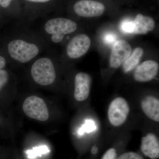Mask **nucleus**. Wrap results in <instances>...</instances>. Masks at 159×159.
Wrapping results in <instances>:
<instances>
[{"mask_svg":"<svg viewBox=\"0 0 159 159\" xmlns=\"http://www.w3.org/2000/svg\"><path fill=\"white\" fill-rule=\"evenodd\" d=\"M91 40L87 34H77L69 40L66 46L65 54L70 60L78 59L86 54L91 46Z\"/></svg>","mask_w":159,"mask_h":159,"instance_id":"7","label":"nucleus"},{"mask_svg":"<svg viewBox=\"0 0 159 159\" xmlns=\"http://www.w3.org/2000/svg\"><path fill=\"white\" fill-rule=\"evenodd\" d=\"M116 36L113 33H108L105 34L103 37V41L107 44H111L116 41Z\"/></svg>","mask_w":159,"mask_h":159,"instance_id":"21","label":"nucleus"},{"mask_svg":"<svg viewBox=\"0 0 159 159\" xmlns=\"http://www.w3.org/2000/svg\"><path fill=\"white\" fill-rule=\"evenodd\" d=\"M117 159H144L140 154L134 152H126L119 155Z\"/></svg>","mask_w":159,"mask_h":159,"instance_id":"20","label":"nucleus"},{"mask_svg":"<svg viewBox=\"0 0 159 159\" xmlns=\"http://www.w3.org/2000/svg\"><path fill=\"white\" fill-rule=\"evenodd\" d=\"M120 29L122 32L125 33H132L134 31L133 20H125L120 24Z\"/></svg>","mask_w":159,"mask_h":159,"instance_id":"18","label":"nucleus"},{"mask_svg":"<svg viewBox=\"0 0 159 159\" xmlns=\"http://www.w3.org/2000/svg\"><path fill=\"white\" fill-rule=\"evenodd\" d=\"M28 64L31 82L43 88H51L58 79V62L51 48Z\"/></svg>","mask_w":159,"mask_h":159,"instance_id":"2","label":"nucleus"},{"mask_svg":"<svg viewBox=\"0 0 159 159\" xmlns=\"http://www.w3.org/2000/svg\"><path fill=\"white\" fill-rule=\"evenodd\" d=\"M141 108L144 113L148 119L159 122V100L152 96L146 97L142 99L141 103Z\"/></svg>","mask_w":159,"mask_h":159,"instance_id":"13","label":"nucleus"},{"mask_svg":"<svg viewBox=\"0 0 159 159\" xmlns=\"http://www.w3.org/2000/svg\"><path fill=\"white\" fill-rule=\"evenodd\" d=\"M50 47L38 31L18 23L6 43V56L14 65L28 64Z\"/></svg>","mask_w":159,"mask_h":159,"instance_id":"1","label":"nucleus"},{"mask_svg":"<svg viewBox=\"0 0 159 159\" xmlns=\"http://www.w3.org/2000/svg\"><path fill=\"white\" fill-rule=\"evenodd\" d=\"M118 155V151L115 147H111L106 151L100 159H117Z\"/></svg>","mask_w":159,"mask_h":159,"instance_id":"19","label":"nucleus"},{"mask_svg":"<svg viewBox=\"0 0 159 159\" xmlns=\"http://www.w3.org/2000/svg\"><path fill=\"white\" fill-rule=\"evenodd\" d=\"M90 76L84 72H79L74 78V96L78 102H82L87 99L90 92Z\"/></svg>","mask_w":159,"mask_h":159,"instance_id":"10","label":"nucleus"},{"mask_svg":"<svg viewBox=\"0 0 159 159\" xmlns=\"http://www.w3.org/2000/svg\"><path fill=\"white\" fill-rule=\"evenodd\" d=\"M140 148L142 154L148 158L158 159L159 141L157 136L153 133L145 135L141 140Z\"/></svg>","mask_w":159,"mask_h":159,"instance_id":"12","label":"nucleus"},{"mask_svg":"<svg viewBox=\"0 0 159 159\" xmlns=\"http://www.w3.org/2000/svg\"><path fill=\"white\" fill-rule=\"evenodd\" d=\"M130 107L127 100L118 97L112 100L107 110V117L110 123L114 127L123 125L127 120Z\"/></svg>","mask_w":159,"mask_h":159,"instance_id":"6","label":"nucleus"},{"mask_svg":"<svg viewBox=\"0 0 159 159\" xmlns=\"http://www.w3.org/2000/svg\"><path fill=\"white\" fill-rule=\"evenodd\" d=\"M0 6L20 24L23 23V13L20 0H0Z\"/></svg>","mask_w":159,"mask_h":159,"instance_id":"15","label":"nucleus"},{"mask_svg":"<svg viewBox=\"0 0 159 159\" xmlns=\"http://www.w3.org/2000/svg\"><path fill=\"white\" fill-rule=\"evenodd\" d=\"M132 52L130 45L124 40H119L114 43L110 58V66L118 68L130 56Z\"/></svg>","mask_w":159,"mask_h":159,"instance_id":"9","label":"nucleus"},{"mask_svg":"<svg viewBox=\"0 0 159 159\" xmlns=\"http://www.w3.org/2000/svg\"><path fill=\"white\" fill-rule=\"evenodd\" d=\"M144 54L143 49L137 48L134 50L132 54L123 62L122 68L125 73H129L135 68L138 65L142 55Z\"/></svg>","mask_w":159,"mask_h":159,"instance_id":"16","label":"nucleus"},{"mask_svg":"<svg viewBox=\"0 0 159 159\" xmlns=\"http://www.w3.org/2000/svg\"><path fill=\"white\" fill-rule=\"evenodd\" d=\"M105 7L102 3L92 0H79L73 6L74 13L81 17H93L102 15Z\"/></svg>","mask_w":159,"mask_h":159,"instance_id":"8","label":"nucleus"},{"mask_svg":"<svg viewBox=\"0 0 159 159\" xmlns=\"http://www.w3.org/2000/svg\"><path fill=\"white\" fill-rule=\"evenodd\" d=\"M44 17L38 31L50 46L62 43L67 35L78 29L77 23L70 19L51 16Z\"/></svg>","mask_w":159,"mask_h":159,"instance_id":"3","label":"nucleus"},{"mask_svg":"<svg viewBox=\"0 0 159 159\" xmlns=\"http://www.w3.org/2000/svg\"><path fill=\"white\" fill-rule=\"evenodd\" d=\"M134 31L133 34H144L152 31L155 27L154 20L149 16L138 14L133 20Z\"/></svg>","mask_w":159,"mask_h":159,"instance_id":"14","label":"nucleus"},{"mask_svg":"<svg viewBox=\"0 0 159 159\" xmlns=\"http://www.w3.org/2000/svg\"><path fill=\"white\" fill-rule=\"evenodd\" d=\"M23 13L21 25H29L35 20L50 16L56 8L57 0H20Z\"/></svg>","mask_w":159,"mask_h":159,"instance_id":"4","label":"nucleus"},{"mask_svg":"<svg viewBox=\"0 0 159 159\" xmlns=\"http://www.w3.org/2000/svg\"><path fill=\"white\" fill-rule=\"evenodd\" d=\"M1 6H0V10H1Z\"/></svg>","mask_w":159,"mask_h":159,"instance_id":"23","label":"nucleus"},{"mask_svg":"<svg viewBox=\"0 0 159 159\" xmlns=\"http://www.w3.org/2000/svg\"><path fill=\"white\" fill-rule=\"evenodd\" d=\"M8 58L4 55H0V70L5 68L8 63Z\"/></svg>","mask_w":159,"mask_h":159,"instance_id":"22","label":"nucleus"},{"mask_svg":"<svg viewBox=\"0 0 159 159\" xmlns=\"http://www.w3.org/2000/svg\"><path fill=\"white\" fill-rule=\"evenodd\" d=\"M10 79V74L5 69L0 70V91L8 84Z\"/></svg>","mask_w":159,"mask_h":159,"instance_id":"17","label":"nucleus"},{"mask_svg":"<svg viewBox=\"0 0 159 159\" xmlns=\"http://www.w3.org/2000/svg\"><path fill=\"white\" fill-rule=\"evenodd\" d=\"M22 109L27 116L40 122L47 121L50 117L45 101L36 95H31L25 98L23 102Z\"/></svg>","mask_w":159,"mask_h":159,"instance_id":"5","label":"nucleus"},{"mask_svg":"<svg viewBox=\"0 0 159 159\" xmlns=\"http://www.w3.org/2000/svg\"><path fill=\"white\" fill-rule=\"evenodd\" d=\"M159 68L157 61L152 60L145 61L137 67L134 73V78L138 82H148L156 77Z\"/></svg>","mask_w":159,"mask_h":159,"instance_id":"11","label":"nucleus"}]
</instances>
